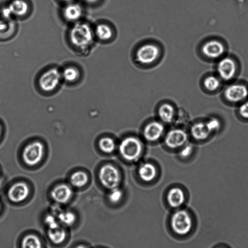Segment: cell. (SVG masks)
I'll use <instances>...</instances> for the list:
<instances>
[{
  "label": "cell",
  "mask_w": 248,
  "mask_h": 248,
  "mask_svg": "<svg viewBox=\"0 0 248 248\" xmlns=\"http://www.w3.org/2000/svg\"><path fill=\"white\" fill-rule=\"evenodd\" d=\"M69 39L76 48L85 51L92 44L93 32L90 26L86 23H76L71 29Z\"/></svg>",
  "instance_id": "cell-1"
},
{
  "label": "cell",
  "mask_w": 248,
  "mask_h": 248,
  "mask_svg": "<svg viewBox=\"0 0 248 248\" xmlns=\"http://www.w3.org/2000/svg\"><path fill=\"white\" fill-rule=\"evenodd\" d=\"M170 226L175 234L179 236H185L192 231L193 221L187 210L179 208L175 210L171 215Z\"/></svg>",
  "instance_id": "cell-2"
},
{
  "label": "cell",
  "mask_w": 248,
  "mask_h": 248,
  "mask_svg": "<svg viewBox=\"0 0 248 248\" xmlns=\"http://www.w3.org/2000/svg\"><path fill=\"white\" fill-rule=\"evenodd\" d=\"M121 155L126 160L133 161L138 159L142 152V144L137 138L131 136L124 139L119 145Z\"/></svg>",
  "instance_id": "cell-3"
},
{
  "label": "cell",
  "mask_w": 248,
  "mask_h": 248,
  "mask_svg": "<svg viewBox=\"0 0 248 248\" xmlns=\"http://www.w3.org/2000/svg\"><path fill=\"white\" fill-rule=\"evenodd\" d=\"M99 178L102 185L110 190L118 187L121 179L118 169L110 164L101 167L99 172Z\"/></svg>",
  "instance_id": "cell-4"
},
{
  "label": "cell",
  "mask_w": 248,
  "mask_h": 248,
  "mask_svg": "<svg viewBox=\"0 0 248 248\" xmlns=\"http://www.w3.org/2000/svg\"><path fill=\"white\" fill-rule=\"evenodd\" d=\"M62 78V73L58 69L50 68L40 76L38 84L42 90L46 92H51L59 85Z\"/></svg>",
  "instance_id": "cell-5"
},
{
  "label": "cell",
  "mask_w": 248,
  "mask_h": 248,
  "mask_svg": "<svg viewBox=\"0 0 248 248\" xmlns=\"http://www.w3.org/2000/svg\"><path fill=\"white\" fill-rule=\"evenodd\" d=\"M44 154V146L39 141H34L24 148L23 152V158L28 165L33 166L39 163Z\"/></svg>",
  "instance_id": "cell-6"
},
{
  "label": "cell",
  "mask_w": 248,
  "mask_h": 248,
  "mask_svg": "<svg viewBox=\"0 0 248 248\" xmlns=\"http://www.w3.org/2000/svg\"><path fill=\"white\" fill-rule=\"evenodd\" d=\"M224 96L232 104L241 103L248 96V89L242 84H232L226 88Z\"/></svg>",
  "instance_id": "cell-7"
},
{
  "label": "cell",
  "mask_w": 248,
  "mask_h": 248,
  "mask_svg": "<svg viewBox=\"0 0 248 248\" xmlns=\"http://www.w3.org/2000/svg\"><path fill=\"white\" fill-rule=\"evenodd\" d=\"M160 54L159 48L153 44L141 46L136 52V59L140 63L149 64L154 62Z\"/></svg>",
  "instance_id": "cell-8"
},
{
  "label": "cell",
  "mask_w": 248,
  "mask_h": 248,
  "mask_svg": "<svg viewBox=\"0 0 248 248\" xmlns=\"http://www.w3.org/2000/svg\"><path fill=\"white\" fill-rule=\"evenodd\" d=\"M187 140L188 135L184 130L175 128L167 133L165 138V143L170 148L176 149L185 145Z\"/></svg>",
  "instance_id": "cell-9"
},
{
  "label": "cell",
  "mask_w": 248,
  "mask_h": 248,
  "mask_svg": "<svg viewBox=\"0 0 248 248\" xmlns=\"http://www.w3.org/2000/svg\"><path fill=\"white\" fill-rule=\"evenodd\" d=\"M217 71L219 77L225 80L232 79L235 75L236 65L234 61L231 58L222 59L217 65Z\"/></svg>",
  "instance_id": "cell-10"
},
{
  "label": "cell",
  "mask_w": 248,
  "mask_h": 248,
  "mask_svg": "<svg viewBox=\"0 0 248 248\" xmlns=\"http://www.w3.org/2000/svg\"><path fill=\"white\" fill-rule=\"evenodd\" d=\"M29 188L26 184L18 182L12 185L8 191L9 200L15 203L25 200L29 195Z\"/></svg>",
  "instance_id": "cell-11"
},
{
  "label": "cell",
  "mask_w": 248,
  "mask_h": 248,
  "mask_svg": "<svg viewBox=\"0 0 248 248\" xmlns=\"http://www.w3.org/2000/svg\"><path fill=\"white\" fill-rule=\"evenodd\" d=\"M202 51L206 57L211 59H216L223 55L225 47L223 44L218 40H211L203 45Z\"/></svg>",
  "instance_id": "cell-12"
},
{
  "label": "cell",
  "mask_w": 248,
  "mask_h": 248,
  "mask_svg": "<svg viewBox=\"0 0 248 248\" xmlns=\"http://www.w3.org/2000/svg\"><path fill=\"white\" fill-rule=\"evenodd\" d=\"M166 200L169 206L176 210L181 208L184 205L186 201V196L183 189L178 187H174L169 190Z\"/></svg>",
  "instance_id": "cell-13"
},
{
  "label": "cell",
  "mask_w": 248,
  "mask_h": 248,
  "mask_svg": "<svg viewBox=\"0 0 248 248\" xmlns=\"http://www.w3.org/2000/svg\"><path fill=\"white\" fill-rule=\"evenodd\" d=\"M164 131L163 124L157 121H153L148 124L144 128L143 135L144 138L149 141H155L162 135Z\"/></svg>",
  "instance_id": "cell-14"
},
{
  "label": "cell",
  "mask_w": 248,
  "mask_h": 248,
  "mask_svg": "<svg viewBox=\"0 0 248 248\" xmlns=\"http://www.w3.org/2000/svg\"><path fill=\"white\" fill-rule=\"evenodd\" d=\"M71 187L66 184H62L56 186L51 192V196L54 201L59 203H65L72 196Z\"/></svg>",
  "instance_id": "cell-15"
},
{
  "label": "cell",
  "mask_w": 248,
  "mask_h": 248,
  "mask_svg": "<svg viewBox=\"0 0 248 248\" xmlns=\"http://www.w3.org/2000/svg\"><path fill=\"white\" fill-rule=\"evenodd\" d=\"M29 5L25 0H12L6 9L8 16L21 17L28 12Z\"/></svg>",
  "instance_id": "cell-16"
},
{
  "label": "cell",
  "mask_w": 248,
  "mask_h": 248,
  "mask_svg": "<svg viewBox=\"0 0 248 248\" xmlns=\"http://www.w3.org/2000/svg\"><path fill=\"white\" fill-rule=\"evenodd\" d=\"M190 132L192 138L198 141H204L212 135L205 122L202 121L194 123L190 128Z\"/></svg>",
  "instance_id": "cell-17"
},
{
  "label": "cell",
  "mask_w": 248,
  "mask_h": 248,
  "mask_svg": "<svg viewBox=\"0 0 248 248\" xmlns=\"http://www.w3.org/2000/svg\"><path fill=\"white\" fill-rule=\"evenodd\" d=\"M83 11L81 6L76 3H67L63 10L64 18L70 22L78 20L82 15Z\"/></svg>",
  "instance_id": "cell-18"
},
{
  "label": "cell",
  "mask_w": 248,
  "mask_h": 248,
  "mask_svg": "<svg viewBox=\"0 0 248 248\" xmlns=\"http://www.w3.org/2000/svg\"><path fill=\"white\" fill-rule=\"evenodd\" d=\"M140 178L145 182H150L154 180L157 174L155 167L151 163H145L141 165L138 170Z\"/></svg>",
  "instance_id": "cell-19"
},
{
  "label": "cell",
  "mask_w": 248,
  "mask_h": 248,
  "mask_svg": "<svg viewBox=\"0 0 248 248\" xmlns=\"http://www.w3.org/2000/svg\"><path fill=\"white\" fill-rule=\"evenodd\" d=\"M174 109L172 106L168 103L161 105L158 109L160 119L164 123H170L174 116Z\"/></svg>",
  "instance_id": "cell-20"
},
{
  "label": "cell",
  "mask_w": 248,
  "mask_h": 248,
  "mask_svg": "<svg viewBox=\"0 0 248 248\" xmlns=\"http://www.w3.org/2000/svg\"><path fill=\"white\" fill-rule=\"evenodd\" d=\"M47 236L53 243L59 244L64 241L66 233L65 231L60 226L56 229H48Z\"/></svg>",
  "instance_id": "cell-21"
},
{
  "label": "cell",
  "mask_w": 248,
  "mask_h": 248,
  "mask_svg": "<svg viewBox=\"0 0 248 248\" xmlns=\"http://www.w3.org/2000/svg\"><path fill=\"white\" fill-rule=\"evenodd\" d=\"M95 34L99 39L107 41L112 37V31L110 27L108 25L99 24L95 28Z\"/></svg>",
  "instance_id": "cell-22"
},
{
  "label": "cell",
  "mask_w": 248,
  "mask_h": 248,
  "mask_svg": "<svg viewBox=\"0 0 248 248\" xmlns=\"http://www.w3.org/2000/svg\"><path fill=\"white\" fill-rule=\"evenodd\" d=\"M21 246V248H42L39 238L32 234L27 235L23 238Z\"/></svg>",
  "instance_id": "cell-23"
},
{
  "label": "cell",
  "mask_w": 248,
  "mask_h": 248,
  "mask_svg": "<svg viewBox=\"0 0 248 248\" xmlns=\"http://www.w3.org/2000/svg\"><path fill=\"white\" fill-rule=\"evenodd\" d=\"M62 78L67 82L71 83L77 80L79 77L78 69L73 66H69L64 69L62 73Z\"/></svg>",
  "instance_id": "cell-24"
},
{
  "label": "cell",
  "mask_w": 248,
  "mask_h": 248,
  "mask_svg": "<svg viewBox=\"0 0 248 248\" xmlns=\"http://www.w3.org/2000/svg\"><path fill=\"white\" fill-rule=\"evenodd\" d=\"M58 220L63 224L66 226L73 225L76 219V216L71 211H59L57 214Z\"/></svg>",
  "instance_id": "cell-25"
},
{
  "label": "cell",
  "mask_w": 248,
  "mask_h": 248,
  "mask_svg": "<svg viewBox=\"0 0 248 248\" xmlns=\"http://www.w3.org/2000/svg\"><path fill=\"white\" fill-rule=\"evenodd\" d=\"M98 144L101 150L105 153H111L115 149V142L113 139L110 137L101 138L99 140Z\"/></svg>",
  "instance_id": "cell-26"
},
{
  "label": "cell",
  "mask_w": 248,
  "mask_h": 248,
  "mask_svg": "<svg viewBox=\"0 0 248 248\" xmlns=\"http://www.w3.org/2000/svg\"><path fill=\"white\" fill-rule=\"evenodd\" d=\"M88 180L87 174L83 171H77L71 177V183L74 186L81 187L86 185Z\"/></svg>",
  "instance_id": "cell-27"
},
{
  "label": "cell",
  "mask_w": 248,
  "mask_h": 248,
  "mask_svg": "<svg viewBox=\"0 0 248 248\" xmlns=\"http://www.w3.org/2000/svg\"><path fill=\"white\" fill-rule=\"evenodd\" d=\"M203 85L205 88L210 92L216 91L220 86L219 79L214 76L207 77L204 80Z\"/></svg>",
  "instance_id": "cell-28"
},
{
  "label": "cell",
  "mask_w": 248,
  "mask_h": 248,
  "mask_svg": "<svg viewBox=\"0 0 248 248\" xmlns=\"http://www.w3.org/2000/svg\"><path fill=\"white\" fill-rule=\"evenodd\" d=\"M123 197V192L118 187L111 189L108 196V201L112 204L119 203Z\"/></svg>",
  "instance_id": "cell-29"
},
{
  "label": "cell",
  "mask_w": 248,
  "mask_h": 248,
  "mask_svg": "<svg viewBox=\"0 0 248 248\" xmlns=\"http://www.w3.org/2000/svg\"><path fill=\"white\" fill-rule=\"evenodd\" d=\"M206 125L213 135L218 132L221 126V123L219 119L215 117H212L205 121Z\"/></svg>",
  "instance_id": "cell-30"
},
{
  "label": "cell",
  "mask_w": 248,
  "mask_h": 248,
  "mask_svg": "<svg viewBox=\"0 0 248 248\" xmlns=\"http://www.w3.org/2000/svg\"><path fill=\"white\" fill-rule=\"evenodd\" d=\"M45 223L48 229H54L60 227L56 217L52 215H48L45 217Z\"/></svg>",
  "instance_id": "cell-31"
},
{
  "label": "cell",
  "mask_w": 248,
  "mask_h": 248,
  "mask_svg": "<svg viewBox=\"0 0 248 248\" xmlns=\"http://www.w3.org/2000/svg\"><path fill=\"white\" fill-rule=\"evenodd\" d=\"M237 111L240 118L248 120V100H245L240 103Z\"/></svg>",
  "instance_id": "cell-32"
},
{
  "label": "cell",
  "mask_w": 248,
  "mask_h": 248,
  "mask_svg": "<svg viewBox=\"0 0 248 248\" xmlns=\"http://www.w3.org/2000/svg\"><path fill=\"white\" fill-rule=\"evenodd\" d=\"M193 151V146L191 144H186L179 153L180 156L182 158L189 157Z\"/></svg>",
  "instance_id": "cell-33"
},
{
  "label": "cell",
  "mask_w": 248,
  "mask_h": 248,
  "mask_svg": "<svg viewBox=\"0 0 248 248\" xmlns=\"http://www.w3.org/2000/svg\"><path fill=\"white\" fill-rule=\"evenodd\" d=\"M86 2L89 4H94L98 2L100 0H84Z\"/></svg>",
  "instance_id": "cell-34"
},
{
  "label": "cell",
  "mask_w": 248,
  "mask_h": 248,
  "mask_svg": "<svg viewBox=\"0 0 248 248\" xmlns=\"http://www.w3.org/2000/svg\"><path fill=\"white\" fill-rule=\"evenodd\" d=\"M61 1L66 3H69L73 2L75 0H60Z\"/></svg>",
  "instance_id": "cell-35"
},
{
  "label": "cell",
  "mask_w": 248,
  "mask_h": 248,
  "mask_svg": "<svg viewBox=\"0 0 248 248\" xmlns=\"http://www.w3.org/2000/svg\"><path fill=\"white\" fill-rule=\"evenodd\" d=\"M76 248H87L86 247L83 246V245H80L77 247Z\"/></svg>",
  "instance_id": "cell-36"
},
{
  "label": "cell",
  "mask_w": 248,
  "mask_h": 248,
  "mask_svg": "<svg viewBox=\"0 0 248 248\" xmlns=\"http://www.w3.org/2000/svg\"><path fill=\"white\" fill-rule=\"evenodd\" d=\"M1 184H2V182H1V181L0 180V189L1 187V185H2Z\"/></svg>",
  "instance_id": "cell-37"
},
{
  "label": "cell",
  "mask_w": 248,
  "mask_h": 248,
  "mask_svg": "<svg viewBox=\"0 0 248 248\" xmlns=\"http://www.w3.org/2000/svg\"><path fill=\"white\" fill-rule=\"evenodd\" d=\"M1 126L0 125V134H1Z\"/></svg>",
  "instance_id": "cell-38"
},
{
  "label": "cell",
  "mask_w": 248,
  "mask_h": 248,
  "mask_svg": "<svg viewBox=\"0 0 248 248\" xmlns=\"http://www.w3.org/2000/svg\"></svg>",
  "instance_id": "cell-39"
}]
</instances>
